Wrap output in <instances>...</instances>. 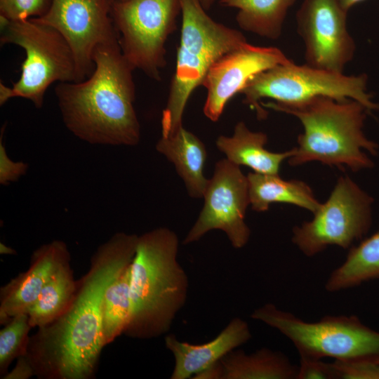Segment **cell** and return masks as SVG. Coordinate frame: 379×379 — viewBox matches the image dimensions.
Returning a JSON list of instances; mask_svg holds the SVG:
<instances>
[{"instance_id": "6da1fadb", "label": "cell", "mask_w": 379, "mask_h": 379, "mask_svg": "<svg viewBox=\"0 0 379 379\" xmlns=\"http://www.w3.org/2000/svg\"><path fill=\"white\" fill-rule=\"evenodd\" d=\"M138 236L118 232L101 244L87 272L77 280L62 314L38 328L20 356L39 378L88 379L102 350V305L107 289L133 259Z\"/></svg>"}, {"instance_id": "7a4b0ae2", "label": "cell", "mask_w": 379, "mask_h": 379, "mask_svg": "<svg viewBox=\"0 0 379 379\" xmlns=\"http://www.w3.org/2000/svg\"><path fill=\"white\" fill-rule=\"evenodd\" d=\"M93 60L95 69L87 79L55 87L65 126L90 144L138 145L140 126L134 108L135 69L122 53L119 36L96 46Z\"/></svg>"}, {"instance_id": "3957f363", "label": "cell", "mask_w": 379, "mask_h": 379, "mask_svg": "<svg viewBox=\"0 0 379 379\" xmlns=\"http://www.w3.org/2000/svg\"><path fill=\"white\" fill-rule=\"evenodd\" d=\"M179 239L166 227L138 236L131 264V315L124 334L136 339L161 336L185 305L187 273L178 260Z\"/></svg>"}, {"instance_id": "277c9868", "label": "cell", "mask_w": 379, "mask_h": 379, "mask_svg": "<svg viewBox=\"0 0 379 379\" xmlns=\"http://www.w3.org/2000/svg\"><path fill=\"white\" fill-rule=\"evenodd\" d=\"M272 109L295 117L303 127L298 145L288 159L291 166L319 161L340 168L347 166L354 172L373 166L364 150L376 156L379 146L363 131L368 110L360 102L319 96L299 105Z\"/></svg>"}, {"instance_id": "5b68a950", "label": "cell", "mask_w": 379, "mask_h": 379, "mask_svg": "<svg viewBox=\"0 0 379 379\" xmlns=\"http://www.w3.org/2000/svg\"><path fill=\"white\" fill-rule=\"evenodd\" d=\"M180 39L175 69L161 120V136L182 126L186 105L211 66L226 53L247 42L244 34L211 18L199 0H180Z\"/></svg>"}, {"instance_id": "8992f818", "label": "cell", "mask_w": 379, "mask_h": 379, "mask_svg": "<svg viewBox=\"0 0 379 379\" xmlns=\"http://www.w3.org/2000/svg\"><path fill=\"white\" fill-rule=\"evenodd\" d=\"M365 74L346 75L293 61L270 68L254 77L243 89V102L255 110L259 119L264 107L296 105L319 96L343 100L352 99L368 111L379 109L367 91Z\"/></svg>"}, {"instance_id": "52a82bcc", "label": "cell", "mask_w": 379, "mask_h": 379, "mask_svg": "<svg viewBox=\"0 0 379 379\" xmlns=\"http://www.w3.org/2000/svg\"><path fill=\"white\" fill-rule=\"evenodd\" d=\"M0 28L1 44H15L25 52L20 79L11 87L0 83L1 105L18 97L41 108L52 84L78 81L73 52L54 27L34 18L12 21L0 17Z\"/></svg>"}, {"instance_id": "ba28073f", "label": "cell", "mask_w": 379, "mask_h": 379, "mask_svg": "<svg viewBox=\"0 0 379 379\" xmlns=\"http://www.w3.org/2000/svg\"><path fill=\"white\" fill-rule=\"evenodd\" d=\"M251 317L275 328L294 345L300 356L334 360L379 359V332L355 315H327L307 322L293 314L266 303Z\"/></svg>"}, {"instance_id": "9c48e42d", "label": "cell", "mask_w": 379, "mask_h": 379, "mask_svg": "<svg viewBox=\"0 0 379 379\" xmlns=\"http://www.w3.org/2000/svg\"><path fill=\"white\" fill-rule=\"evenodd\" d=\"M180 15V0H114L112 19L122 53L134 69L161 80L166 43Z\"/></svg>"}, {"instance_id": "30bf717a", "label": "cell", "mask_w": 379, "mask_h": 379, "mask_svg": "<svg viewBox=\"0 0 379 379\" xmlns=\"http://www.w3.org/2000/svg\"><path fill=\"white\" fill-rule=\"evenodd\" d=\"M373 202V198L348 175L341 176L313 218L293 229L292 242L307 257L329 246L349 248L368 233Z\"/></svg>"}, {"instance_id": "8fae6325", "label": "cell", "mask_w": 379, "mask_h": 379, "mask_svg": "<svg viewBox=\"0 0 379 379\" xmlns=\"http://www.w3.org/2000/svg\"><path fill=\"white\" fill-rule=\"evenodd\" d=\"M203 197L204 207L183 244L197 241L209 231L220 230L234 248L246 246L251 236L245 222L250 199L247 176L239 166L227 159L218 161Z\"/></svg>"}, {"instance_id": "7c38bea8", "label": "cell", "mask_w": 379, "mask_h": 379, "mask_svg": "<svg viewBox=\"0 0 379 379\" xmlns=\"http://www.w3.org/2000/svg\"><path fill=\"white\" fill-rule=\"evenodd\" d=\"M114 1L53 0L46 14L34 18L54 27L65 39L74 56L78 81L94 71L93 54L96 46L119 36L111 16Z\"/></svg>"}, {"instance_id": "4fadbf2b", "label": "cell", "mask_w": 379, "mask_h": 379, "mask_svg": "<svg viewBox=\"0 0 379 379\" xmlns=\"http://www.w3.org/2000/svg\"><path fill=\"white\" fill-rule=\"evenodd\" d=\"M347 13L338 0L303 1L296 13V23L305 44V64L343 72L356 51L347 29Z\"/></svg>"}, {"instance_id": "5bb4252c", "label": "cell", "mask_w": 379, "mask_h": 379, "mask_svg": "<svg viewBox=\"0 0 379 379\" xmlns=\"http://www.w3.org/2000/svg\"><path fill=\"white\" fill-rule=\"evenodd\" d=\"M291 61L277 47L258 46L248 42L226 53L211 66L202 82L206 90L204 115L218 121L227 103L241 93L254 77Z\"/></svg>"}, {"instance_id": "9a60e30c", "label": "cell", "mask_w": 379, "mask_h": 379, "mask_svg": "<svg viewBox=\"0 0 379 379\" xmlns=\"http://www.w3.org/2000/svg\"><path fill=\"white\" fill-rule=\"evenodd\" d=\"M66 244L54 240L35 250L28 269L0 289V323L27 313L44 286L64 265L70 262Z\"/></svg>"}, {"instance_id": "2e32d148", "label": "cell", "mask_w": 379, "mask_h": 379, "mask_svg": "<svg viewBox=\"0 0 379 379\" xmlns=\"http://www.w3.org/2000/svg\"><path fill=\"white\" fill-rule=\"evenodd\" d=\"M251 337L248 324L239 317L232 319L217 336L202 344L180 341L175 335H167L165 346L175 361L171 378H194Z\"/></svg>"}, {"instance_id": "e0dca14e", "label": "cell", "mask_w": 379, "mask_h": 379, "mask_svg": "<svg viewBox=\"0 0 379 379\" xmlns=\"http://www.w3.org/2000/svg\"><path fill=\"white\" fill-rule=\"evenodd\" d=\"M298 368L281 352L262 347L248 354L234 350L195 378L296 379Z\"/></svg>"}, {"instance_id": "ac0fdd59", "label": "cell", "mask_w": 379, "mask_h": 379, "mask_svg": "<svg viewBox=\"0 0 379 379\" xmlns=\"http://www.w3.org/2000/svg\"><path fill=\"white\" fill-rule=\"evenodd\" d=\"M267 135L251 131L246 124L239 121L232 136L220 135L216 146L232 163L246 166L253 172L279 175L282 162L293 154V149L284 152H272L265 148Z\"/></svg>"}, {"instance_id": "d6986e66", "label": "cell", "mask_w": 379, "mask_h": 379, "mask_svg": "<svg viewBox=\"0 0 379 379\" xmlns=\"http://www.w3.org/2000/svg\"><path fill=\"white\" fill-rule=\"evenodd\" d=\"M156 149L174 164L189 195L203 197L209 180L204 175L207 154L202 141L181 126L173 134L161 136Z\"/></svg>"}, {"instance_id": "ffe728a7", "label": "cell", "mask_w": 379, "mask_h": 379, "mask_svg": "<svg viewBox=\"0 0 379 379\" xmlns=\"http://www.w3.org/2000/svg\"><path fill=\"white\" fill-rule=\"evenodd\" d=\"M250 205L265 212L274 203L293 204L314 213L321 203L311 187L299 180H284L279 175L249 173L247 175Z\"/></svg>"}, {"instance_id": "44dd1931", "label": "cell", "mask_w": 379, "mask_h": 379, "mask_svg": "<svg viewBox=\"0 0 379 379\" xmlns=\"http://www.w3.org/2000/svg\"><path fill=\"white\" fill-rule=\"evenodd\" d=\"M295 0H220L221 6L238 10L241 29L268 39H277L289 8Z\"/></svg>"}, {"instance_id": "7402d4cb", "label": "cell", "mask_w": 379, "mask_h": 379, "mask_svg": "<svg viewBox=\"0 0 379 379\" xmlns=\"http://www.w3.org/2000/svg\"><path fill=\"white\" fill-rule=\"evenodd\" d=\"M375 279H379V228L350 248L345 261L329 275L325 289L338 292Z\"/></svg>"}, {"instance_id": "603a6c76", "label": "cell", "mask_w": 379, "mask_h": 379, "mask_svg": "<svg viewBox=\"0 0 379 379\" xmlns=\"http://www.w3.org/2000/svg\"><path fill=\"white\" fill-rule=\"evenodd\" d=\"M70 262L64 265L44 286L27 312L32 328L46 326L60 317L69 306L75 292Z\"/></svg>"}, {"instance_id": "cb8c5ba5", "label": "cell", "mask_w": 379, "mask_h": 379, "mask_svg": "<svg viewBox=\"0 0 379 379\" xmlns=\"http://www.w3.org/2000/svg\"><path fill=\"white\" fill-rule=\"evenodd\" d=\"M131 265L111 284L102 305V335L105 345L124 334L131 315Z\"/></svg>"}, {"instance_id": "d4e9b609", "label": "cell", "mask_w": 379, "mask_h": 379, "mask_svg": "<svg viewBox=\"0 0 379 379\" xmlns=\"http://www.w3.org/2000/svg\"><path fill=\"white\" fill-rule=\"evenodd\" d=\"M4 326L0 331V375L3 377L12 361L26 352L32 328L27 313L15 316Z\"/></svg>"}, {"instance_id": "484cf974", "label": "cell", "mask_w": 379, "mask_h": 379, "mask_svg": "<svg viewBox=\"0 0 379 379\" xmlns=\"http://www.w3.org/2000/svg\"><path fill=\"white\" fill-rule=\"evenodd\" d=\"M53 0H0V17L8 20H21L44 16Z\"/></svg>"}, {"instance_id": "4316f807", "label": "cell", "mask_w": 379, "mask_h": 379, "mask_svg": "<svg viewBox=\"0 0 379 379\" xmlns=\"http://www.w3.org/2000/svg\"><path fill=\"white\" fill-rule=\"evenodd\" d=\"M337 379H379V359L334 360Z\"/></svg>"}, {"instance_id": "83f0119b", "label": "cell", "mask_w": 379, "mask_h": 379, "mask_svg": "<svg viewBox=\"0 0 379 379\" xmlns=\"http://www.w3.org/2000/svg\"><path fill=\"white\" fill-rule=\"evenodd\" d=\"M337 379L332 363L322 359L300 356L296 379Z\"/></svg>"}, {"instance_id": "f1b7e54d", "label": "cell", "mask_w": 379, "mask_h": 379, "mask_svg": "<svg viewBox=\"0 0 379 379\" xmlns=\"http://www.w3.org/2000/svg\"><path fill=\"white\" fill-rule=\"evenodd\" d=\"M4 128V126L1 128L0 138V184L3 185L18 180L26 173L28 168L27 164L23 161H13L7 155L2 143Z\"/></svg>"}, {"instance_id": "f546056e", "label": "cell", "mask_w": 379, "mask_h": 379, "mask_svg": "<svg viewBox=\"0 0 379 379\" xmlns=\"http://www.w3.org/2000/svg\"><path fill=\"white\" fill-rule=\"evenodd\" d=\"M342 7L348 12V11L354 5L364 0H338Z\"/></svg>"}, {"instance_id": "4dcf8cb0", "label": "cell", "mask_w": 379, "mask_h": 379, "mask_svg": "<svg viewBox=\"0 0 379 379\" xmlns=\"http://www.w3.org/2000/svg\"><path fill=\"white\" fill-rule=\"evenodd\" d=\"M0 253L1 254L13 255L15 253V251L4 244L0 243Z\"/></svg>"}, {"instance_id": "1f68e13d", "label": "cell", "mask_w": 379, "mask_h": 379, "mask_svg": "<svg viewBox=\"0 0 379 379\" xmlns=\"http://www.w3.org/2000/svg\"><path fill=\"white\" fill-rule=\"evenodd\" d=\"M199 1L204 8L207 11L213 6L216 0H199Z\"/></svg>"}]
</instances>
